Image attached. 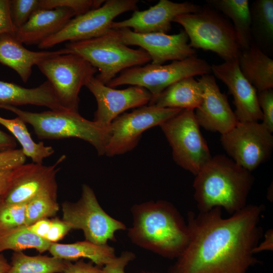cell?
Masks as SVG:
<instances>
[{"mask_svg": "<svg viewBox=\"0 0 273 273\" xmlns=\"http://www.w3.org/2000/svg\"><path fill=\"white\" fill-rule=\"evenodd\" d=\"M66 156H61L53 165L24 164L13 170L12 187L2 201L5 203H26L36 195L49 193L57 195L56 176L59 165Z\"/></svg>", "mask_w": 273, "mask_h": 273, "instance_id": "16", "label": "cell"}, {"mask_svg": "<svg viewBox=\"0 0 273 273\" xmlns=\"http://www.w3.org/2000/svg\"><path fill=\"white\" fill-rule=\"evenodd\" d=\"M62 210V220L72 230H82L86 240L98 245H106L108 241L115 240V233L126 230L124 223L102 209L93 190L85 184L82 186L79 200L63 202Z\"/></svg>", "mask_w": 273, "mask_h": 273, "instance_id": "9", "label": "cell"}, {"mask_svg": "<svg viewBox=\"0 0 273 273\" xmlns=\"http://www.w3.org/2000/svg\"><path fill=\"white\" fill-rule=\"evenodd\" d=\"M137 0H107L100 7L70 19L58 33L38 44L40 49L60 43L76 42L98 37L112 29L113 20L120 14L138 10Z\"/></svg>", "mask_w": 273, "mask_h": 273, "instance_id": "11", "label": "cell"}, {"mask_svg": "<svg viewBox=\"0 0 273 273\" xmlns=\"http://www.w3.org/2000/svg\"><path fill=\"white\" fill-rule=\"evenodd\" d=\"M26 203L0 204V232L25 225Z\"/></svg>", "mask_w": 273, "mask_h": 273, "instance_id": "32", "label": "cell"}, {"mask_svg": "<svg viewBox=\"0 0 273 273\" xmlns=\"http://www.w3.org/2000/svg\"><path fill=\"white\" fill-rule=\"evenodd\" d=\"M16 146L14 137L0 130V152L16 149Z\"/></svg>", "mask_w": 273, "mask_h": 273, "instance_id": "43", "label": "cell"}, {"mask_svg": "<svg viewBox=\"0 0 273 273\" xmlns=\"http://www.w3.org/2000/svg\"><path fill=\"white\" fill-rule=\"evenodd\" d=\"M52 256L67 261L87 258L95 264L104 266L116 256L113 248L87 240L71 244L53 243L48 250Z\"/></svg>", "mask_w": 273, "mask_h": 273, "instance_id": "25", "label": "cell"}, {"mask_svg": "<svg viewBox=\"0 0 273 273\" xmlns=\"http://www.w3.org/2000/svg\"><path fill=\"white\" fill-rule=\"evenodd\" d=\"M13 170L0 172V199H3L12 187Z\"/></svg>", "mask_w": 273, "mask_h": 273, "instance_id": "41", "label": "cell"}, {"mask_svg": "<svg viewBox=\"0 0 273 273\" xmlns=\"http://www.w3.org/2000/svg\"><path fill=\"white\" fill-rule=\"evenodd\" d=\"M65 48L69 53L80 56L97 68L100 73L96 77L106 85L124 70L151 61L142 49H133L121 42L112 29L98 37L69 42Z\"/></svg>", "mask_w": 273, "mask_h": 273, "instance_id": "5", "label": "cell"}, {"mask_svg": "<svg viewBox=\"0 0 273 273\" xmlns=\"http://www.w3.org/2000/svg\"><path fill=\"white\" fill-rule=\"evenodd\" d=\"M244 77L257 92L273 87V60L252 43L246 50L240 51L238 58Z\"/></svg>", "mask_w": 273, "mask_h": 273, "instance_id": "24", "label": "cell"}, {"mask_svg": "<svg viewBox=\"0 0 273 273\" xmlns=\"http://www.w3.org/2000/svg\"><path fill=\"white\" fill-rule=\"evenodd\" d=\"M15 113L30 125L39 139L57 140L78 138L92 145L99 156L105 154L110 136V129L81 116L78 112L68 110H48L36 113L15 106L1 107Z\"/></svg>", "mask_w": 273, "mask_h": 273, "instance_id": "4", "label": "cell"}, {"mask_svg": "<svg viewBox=\"0 0 273 273\" xmlns=\"http://www.w3.org/2000/svg\"><path fill=\"white\" fill-rule=\"evenodd\" d=\"M206 3L232 20L240 51L248 49L252 43L249 1L207 0Z\"/></svg>", "mask_w": 273, "mask_h": 273, "instance_id": "26", "label": "cell"}, {"mask_svg": "<svg viewBox=\"0 0 273 273\" xmlns=\"http://www.w3.org/2000/svg\"><path fill=\"white\" fill-rule=\"evenodd\" d=\"M211 71L228 87L233 97L234 112L239 122H258L262 114L257 101V91L241 72L238 59L213 64Z\"/></svg>", "mask_w": 273, "mask_h": 273, "instance_id": "17", "label": "cell"}, {"mask_svg": "<svg viewBox=\"0 0 273 273\" xmlns=\"http://www.w3.org/2000/svg\"><path fill=\"white\" fill-rule=\"evenodd\" d=\"M51 244L31 232L25 225L0 232V253L8 250L22 252L35 249L42 253L49 250Z\"/></svg>", "mask_w": 273, "mask_h": 273, "instance_id": "30", "label": "cell"}, {"mask_svg": "<svg viewBox=\"0 0 273 273\" xmlns=\"http://www.w3.org/2000/svg\"><path fill=\"white\" fill-rule=\"evenodd\" d=\"M26 123L19 117L7 119L0 116V124L6 128L21 145L24 154L30 158L33 163L42 164L43 160L54 153L51 146L44 143L35 142L26 127Z\"/></svg>", "mask_w": 273, "mask_h": 273, "instance_id": "28", "label": "cell"}, {"mask_svg": "<svg viewBox=\"0 0 273 273\" xmlns=\"http://www.w3.org/2000/svg\"><path fill=\"white\" fill-rule=\"evenodd\" d=\"M26 157L21 149L0 152V172L12 170L25 164Z\"/></svg>", "mask_w": 273, "mask_h": 273, "instance_id": "36", "label": "cell"}, {"mask_svg": "<svg viewBox=\"0 0 273 273\" xmlns=\"http://www.w3.org/2000/svg\"><path fill=\"white\" fill-rule=\"evenodd\" d=\"M263 205H248L222 217L215 207L188 214L189 240L169 273H247L259 260L254 250L262 237Z\"/></svg>", "mask_w": 273, "mask_h": 273, "instance_id": "1", "label": "cell"}, {"mask_svg": "<svg viewBox=\"0 0 273 273\" xmlns=\"http://www.w3.org/2000/svg\"><path fill=\"white\" fill-rule=\"evenodd\" d=\"M71 230V227L62 219H51L49 231L44 239L53 243L62 240Z\"/></svg>", "mask_w": 273, "mask_h": 273, "instance_id": "38", "label": "cell"}, {"mask_svg": "<svg viewBox=\"0 0 273 273\" xmlns=\"http://www.w3.org/2000/svg\"><path fill=\"white\" fill-rule=\"evenodd\" d=\"M57 197L56 194L43 193L26 202L25 225L56 215L59 210Z\"/></svg>", "mask_w": 273, "mask_h": 273, "instance_id": "31", "label": "cell"}, {"mask_svg": "<svg viewBox=\"0 0 273 273\" xmlns=\"http://www.w3.org/2000/svg\"><path fill=\"white\" fill-rule=\"evenodd\" d=\"M257 101L262 114V123L272 133L273 132V89L257 92Z\"/></svg>", "mask_w": 273, "mask_h": 273, "instance_id": "35", "label": "cell"}, {"mask_svg": "<svg viewBox=\"0 0 273 273\" xmlns=\"http://www.w3.org/2000/svg\"><path fill=\"white\" fill-rule=\"evenodd\" d=\"M68 53L65 48L52 51H32L25 48L15 35H0V63L16 71L24 82L30 78L33 66L51 57Z\"/></svg>", "mask_w": 273, "mask_h": 273, "instance_id": "21", "label": "cell"}, {"mask_svg": "<svg viewBox=\"0 0 273 273\" xmlns=\"http://www.w3.org/2000/svg\"><path fill=\"white\" fill-rule=\"evenodd\" d=\"M252 43L267 56L273 51V1L256 0L250 6Z\"/></svg>", "mask_w": 273, "mask_h": 273, "instance_id": "27", "label": "cell"}, {"mask_svg": "<svg viewBox=\"0 0 273 273\" xmlns=\"http://www.w3.org/2000/svg\"><path fill=\"white\" fill-rule=\"evenodd\" d=\"M173 22L184 28L193 49L213 52L224 61L238 59L240 49L233 25L216 10L205 6L196 13L179 15Z\"/></svg>", "mask_w": 273, "mask_h": 273, "instance_id": "6", "label": "cell"}, {"mask_svg": "<svg viewBox=\"0 0 273 273\" xmlns=\"http://www.w3.org/2000/svg\"><path fill=\"white\" fill-rule=\"evenodd\" d=\"M272 230H269L265 234V238L262 243L257 245L254 250V253L264 250H272Z\"/></svg>", "mask_w": 273, "mask_h": 273, "instance_id": "44", "label": "cell"}, {"mask_svg": "<svg viewBox=\"0 0 273 273\" xmlns=\"http://www.w3.org/2000/svg\"><path fill=\"white\" fill-rule=\"evenodd\" d=\"M63 273H104V271L103 267L81 259L75 263L69 261Z\"/></svg>", "mask_w": 273, "mask_h": 273, "instance_id": "40", "label": "cell"}, {"mask_svg": "<svg viewBox=\"0 0 273 273\" xmlns=\"http://www.w3.org/2000/svg\"><path fill=\"white\" fill-rule=\"evenodd\" d=\"M3 199H0V204L1 203Z\"/></svg>", "mask_w": 273, "mask_h": 273, "instance_id": "46", "label": "cell"}, {"mask_svg": "<svg viewBox=\"0 0 273 273\" xmlns=\"http://www.w3.org/2000/svg\"><path fill=\"white\" fill-rule=\"evenodd\" d=\"M37 66L48 78L61 105L69 111L78 112L80 89L95 76L97 69L71 53L51 57Z\"/></svg>", "mask_w": 273, "mask_h": 273, "instance_id": "10", "label": "cell"}, {"mask_svg": "<svg viewBox=\"0 0 273 273\" xmlns=\"http://www.w3.org/2000/svg\"><path fill=\"white\" fill-rule=\"evenodd\" d=\"M211 72V66L195 55L167 65L150 63L127 68L106 85L113 88L123 85L139 86L147 89L152 96H156L183 78Z\"/></svg>", "mask_w": 273, "mask_h": 273, "instance_id": "8", "label": "cell"}, {"mask_svg": "<svg viewBox=\"0 0 273 273\" xmlns=\"http://www.w3.org/2000/svg\"><path fill=\"white\" fill-rule=\"evenodd\" d=\"M194 197L200 212L223 208L232 215L246 205L254 177L224 155H217L195 176Z\"/></svg>", "mask_w": 273, "mask_h": 273, "instance_id": "2", "label": "cell"}, {"mask_svg": "<svg viewBox=\"0 0 273 273\" xmlns=\"http://www.w3.org/2000/svg\"><path fill=\"white\" fill-rule=\"evenodd\" d=\"M85 86L97 103L94 121L106 127H109L116 117L125 111L148 104L152 97L144 87L132 85L117 89L104 84L95 76L91 78Z\"/></svg>", "mask_w": 273, "mask_h": 273, "instance_id": "15", "label": "cell"}, {"mask_svg": "<svg viewBox=\"0 0 273 273\" xmlns=\"http://www.w3.org/2000/svg\"><path fill=\"white\" fill-rule=\"evenodd\" d=\"M198 80L203 90L202 101L194 112L199 126L221 135L226 133L238 122L227 96L221 92L213 75L204 74Z\"/></svg>", "mask_w": 273, "mask_h": 273, "instance_id": "18", "label": "cell"}, {"mask_svg": "<svg viewBox=\"0 0 273 273\" xmlns=\"http://www.w3.org/2000/svg\"><path fill=\"white\" fill-rule=\"evenodd\" d=\"M118 39L123 44L139 46L150 56L154 65H162L168 61H180L195 55L188 43L184 30L174 34L162 32L139 33L130 28L112 29Z\"/></svg>", "mask_w": 273, "mask_h": 273, "instance_id": "14", "label": "cell"}, {"mask_svg": "<svg viewBox=\"0 0 273 273\" xmlns=\"http://www.w3.org/2000/svg\"><path fill=\"white\" fill-rule=\"evenodd\" d=\"M262 123L238 122L222 134V146L237 164L251 172L270 157L273 136Z\"/></svg>", "mask_w": 273, "mask_h": 273, "instance_id": "12", "label": "cell"}, {"mask_svg": "<svg viewBox=\"0 0 273 273\" xmlns=\"http://www.w3.org/2000/svg\"><path fill=\"white\" fill-rule=\"evenodd\" d=\"M68 261L52 256H29L14 252L5 273H63Z\"/></svg>", "mask_w": 273, "mask_h": 273, "instance_id": "29", "label": "cell"}, {"mask_svg": "<svg viewBox=\"0 0 273 273\" xmlns=\"http://www.w3.org/2000/svg\"><path fill=\"white\" fill-rule=\"evenodd\" d=\"M133 258L132 253L125 251L105 264L103 267L104 273H125V267Z\"/></svg>", "mask_w": 273, "mask_h": 273, "instance_id": "39", "label": "cell"}, {"mask_svg": "<svg viewBox=\"0 0 273 273\" xmlns=\"http://www.w3.org/2000/svg\"><path fill=\"white\" fill-rule=\"evenodd\" d=\"M181 110L145 105L131 112L123 113L110 125V136L105 155L113 157L132 150L145 131L159 126Z\"/></svg>", "mask_w": 273, "mask_h": 273, "instance_id": "13", "label": "cell"}, {"mask_svg": "<svg viewBox=\"0 0 273 273\" xmlns=\"http://www.w3.org/2000/svg\"><path fill=\"white\" fill-rule=\"evenodd\" d=\"M159 126L171 147L174 161L195 176L212 156L194 110L183 109Z\"/></svg>", "mask_w": 273, "mask_h": 273, "instance_id": "7", "label": "cell"}, {"mask_svg": "<svg viewBox=\"0 0 273 273\" xmlns=\"http://www.w3.org/2000/svg\"><path fill=\"white\" fill-rule=\"evenodd\" d=\"M104 0H39L40 9L66 8L74 11L75 16L101 7Z\"/></svg>", "mask_w": 273, "mask_h": 273, "instance_id": "33", "label": "cell"}, {"mask_svg": "<svg viewBox=\"0 0 273 273\" xmlns=\"http://www.w3.org/2000/svg\"><path fill=\"white\" fill-rule=\"evenodd\" d=\"M201 7L189 2L175 3L168 0H160L148 9L133 11L127 19L113 22L112 29L131 28L139 33L162 32L166 33L171 29V22L179 15L194 13Z\"/></svg>", "mask_w": 273, "mask_h": 273, "instance_id": "19", "label": "cell"}, {"mask_svg": "<svg viewBox=\"0 0 273 273\" xmlns=\"http://www.w3.org/2000/svg\"><path fill=\"white\" fill-rule=\"evenodd\" d=\"M75 16L74 11L66 8L38 9L17 30L15 37L22 44L38 45L60 31Z\"/></svg>", "mask_w": 273, "mask_h": 273, "instance_id": "20", "label": "cell"}, {"mask_svg": "<svg viewBox=\"0 0 273 273\" xmlns=\"http://www.w3.org/2000/svg\"><path fill=\"white\" fill-rule=\"evenodd\" d=\"M132 241L140 247L168 258H177L187 246L189 230L170 203L150 201L133 206Z\"/></svg>", "mask_w": 273, "mask_h": 273, "instance_id": "3", "label": "cell"}, {"mask_svg": "<svg viewBox=\"0 0 273 273\" xmlns=\"http://www.w3.org/2000/svg\"><path fill=\"white\" fill-rule=\"evenodd\" d=\"M25 105L44 106L52 110H68L61 105L48 80L33 88L0 80V108Z\"/></svg>", "mask_w": 273, "mask_h": 273, "instance_id": "22", "label": "cell"}, {"mask_svg": "<svg viewBox=\"0 0 273 273\" xmlns=\"http://www.w3.org/2000/svg\"><path fill=\"white\" fill-rule=\"evenodd\" d=\"M10 263L2 254H0V273H5L9 268Z\"/></svg>", "mask_w": 273, "mask_h": 273, "instance_id": "45", "label": "cell"}, {"mask_svg": "<svg viewBox=\"0 0 273 273\" xmlns=\"http://www.w3.org/2000/svg\"><path fill=\"white\" fill-rule=\"evenodd\" d=\"M16 31L11 17V1L0 0V35H15Z\"/></svg>", "mask_w": 273, "mask_h": 273, "instance_id": "37", "label": "cell"}, {"mask_svg": "<svg viewBox=\"0 0 273 273\" xmlns=\"http://www.w3.org/2000/svg\"><path fill=\"white\" fill-rule=\"evenodd\" d=\"M38 9H40L39 0L11 1V17L16 29L23 26Z\"/></svg>", "mask_w": 273, "mask_h": 273, "instance_id": "34", "label": "cell"}, {"mask_svg": "<svg viewBox=\"0 0 273 273\" xmlns=\"http://www.w3.org/2000/svg\"><path fill=\"white\" fill-rule=\"evenodd\" d=\"M50 223L51 219H43L28 225L27 228L31 232L44 239L49 231Z\"/></svg>", "mask_w": 273, "mask_h": 273, "instance_id": "42", "label": "cell"}, {"mask_svg": "<svg viewBox=\"0 0 273 273\" xmlns=\"http://www.w3.org/2000/svg\"><path fill=\"white\" fill-rule=\"evenodd\" d=\"M203 90L194 77L179 80L160 94L152 96L148 105L162 108L195 110L200 105Z\"/></svg>", "mask_w": 273, "mask_h": 273, "instance_id": "23", "label": "cell"}]
</instances>
